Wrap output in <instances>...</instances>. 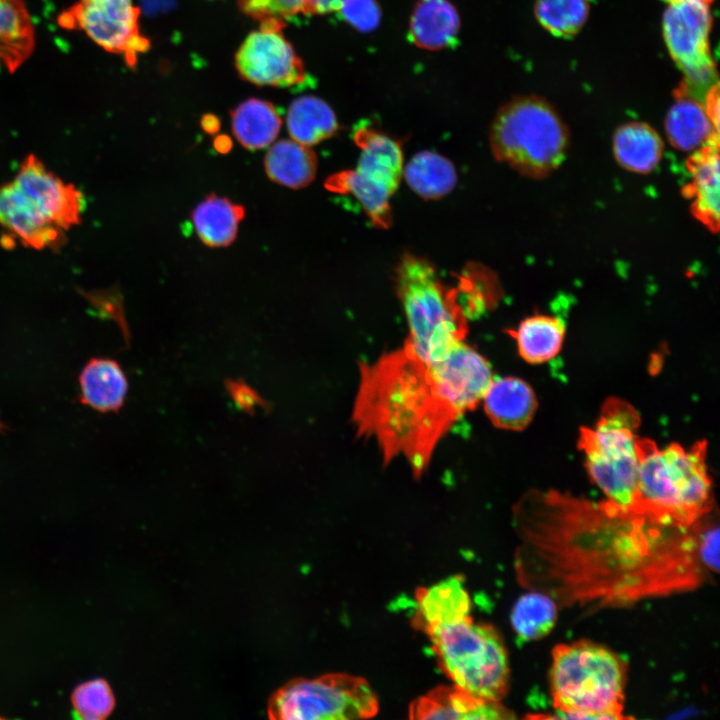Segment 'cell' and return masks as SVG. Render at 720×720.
<instances>
[{"label":"cell","instance_id":"6da1fadb","mask_svg":"<svg viewBox=\"0 0 720 720\" xmlns=\"http://www.w3.org/2000/svg\"><path fill=\"white\" fill-rule=\"evenodd\" d=\"M520 584L557 605L621 607L688 592L718 572V527L661 521L607 499L529 490L513 507Z\"/></svg>","mask_w":720,"mask_h":720},{"label":"cell","instance_id":"7a4b0ae2","mask_svg":"<svg viewBox=\"0 0 720 720\" xmlns=\"http://www.w3.org/2000/svg\"><path fill=\"white\" fill-rule=\"evenodd\" d=\"M464 413L436 363L405 345L360 364L352 420L360 435L376 440L385 464L403 456L420 476Z\"/></svg>","mask_w":720,"mask_h":720},{"label":"cell","instance_id":"3957f363","mask_svg":"<svg viewBox=\"0 0 720 720\" xmlns=\"http://www.w3.org/2000/svg\"><path fill=\"white\" fill-rule=\"evenodd\" d=\"M638 446L637 511L686 527L710 514L713 493L706 441L690 448L676 443L659 448L639 438Z\"/></svg>","mask_w":720,"mask_h":720},{"label":"cell","instance_id":"277c9868","mask_svg":"<svg viewBox=\"0 0 720 720\" xmlns=\"http://www.w3.org/2000/svg\"><path fill=\"white\" fill-rule=\"evenodd\" d=\"M625 664L610 649L586 640L552 651L550 688L558 717L622 719Z\"/></svg>","mask_w":720,"mask_h":720},{"label":"cell","instance_id":"5b68a950","mask_svg":"<svg viewBox=\"0 0 720 720\" xmlns=\"http://www.w3.org/2000/svg\"><path fill=\"white\" fill-rule=\"evenodd\" d=\"M395 289L409 327L404 345L417 356L433 362L463 342L468 325L460 294L441 281L428 260L403 255L395 271Z\"/></svg>","mask_w":720,"mask_h":720},{"label":"cell","instance_id":"8992f818","mask_svg":"<svg viewBox=\"0 0 720 720\" xmlns=\"http://www.w3.org/2000/svg\"><path fill=\"white\" fill-rule=\"evenodd\" d=\"M568 131L554 107L545 99L518 96L499 108L489 131L494 157L520 174L544 177L562 163Z\"/></svg>","mask_w":720,"mask_h":720},{"label":"cell","instance_id":"52a82bcc","mask_svg":"<svg viewBox=\"0 0 720 720\" xmlns=\"http://www.w3.org/2000/svg\"><path fill=\"white\" fill-rule=\"evenodd\" d=\"M640 416L628 402L610 398L592 427L580 431L579 448L593 482L607 500L637 511Z\"/></svg>","mask_w":720,"mask_h":720},{"label":"cell","instance_id":"ba28073f","mask_svg":"<svg viewBox=\"0 0 720 720\" xmlns=\"http://www.w3.org/2000/svg\"><path fill=\"white\" fill-rule=\"evenodd\" d=\"M442 671L471 694L500 701L508 690L509 664L503 641L489 624L470 617L426 633Z\"/></svg>","mask_w":720,"mask_h":720},{"label":"cell","instance_id":"9c48e42d","mask_svg":"<svg viewBox=\"0 0 720 720\" xmlns=\"http://www.w3.org/2000/svg\"><path fill=\"white\" fill-rule=\"evenodd\" d=\"M378 701L368 682L343 673L296 678L268 701L271 719L350 720L373 717Z\"/></svg>","mask_w":720,"mask_h":720},{"label":"cell","instance_id":"30bf717a","mask_svg":"<svg viewBox=\"0 0 720 720\" xmlns=\"http://www.w3.org/2000/svg\"><path fill=\"white\" fill-rule=\"evenodd\" d=\"M353 138L361 150L357 167L329 176L324 185L332 192L352 194L376 227L387 228L392 219L389 199L403 175L401 146L369 126L357 127Z\"/></svg>","mask_w":720,"mask_h":720},{"label":"cell","instance_id":"8fae6325","mask_svg":"<svg viewBox=\"0 0 720 720\" xmlns=\"http://www.w3.org/2000/svg\"><path fill=\"white\" fill-rule=\"evenodd\" d=\"M712 2L666 0L662 23L668 51L685 75L677 95H687L703 103L710 88L717 84L709 46Z\"/></svg>","mask_w":720,"mask_h":720},{"label":"cell","instance_id":"7c38bea8","mask_svg":"<svg viewBox=\"0 0 720 720\" xmlns=\"http://www.w3.org/2000/svg\"><path fill=\"white\" fill-rule=\"evenodd\" d=\"M140 9L132 0H77L57 17L68 31L83 32L109 53L120 55L134 68L138 56L150 48L139 29Z\"/></svg>","mask_w":720,"mask_h":720},{"label":"cell","instance_id":"4fadbf2b","mask_svg":"<svg viewBox=\"0 0 720 720\" xmlns=\"http://www.w3.org/2000/svg\"><path fill=\"white\" fill-rule=\"evenodd\" d=\"M251 32L235 55L240 77L258 86L289 88L305 81L301 58L283 36L286 22L266 19Z\"/></svg>","mask_w":720,"mask_h":720},{"label":"cell","instance_id":"5bb4252c","mask_svg":"<svg viewBox=\"0 0 720 720\" xmlns=\"http://www.w3.org/2000/svg\"><path fill=\"white\" fill-rule=\"evenodd\" d=\"M12 181L34 212L53 227L67 233L81 222L85 207L82 193L35 155L22 161Z\"/></svg>","mask_w":720,"mask_h":720},{"label":"cell","instance_id":"9a60e30c","mask_svg":"<svg viewBox=\"0 0 720 720\" xmlns=\"http://www.w3.org/2000/svg\"><path fill=\"white\" fill-rule=\"evenodd\" d=\"M513 717V713L499 701L477 697L457 685L434 688L409 706V718L418 720H495Z\"/></svg>","mask_w":720,"mask_h":720},{"label":"cell","instance_id":"2e32d148","mask_svg":"<svg viewBox=\"0 0 720 720\" xmlns=\"http://www.w3.org/2000/svg\"><path fill=\"white\" fill-rule=\"evenodd\" d=\"M0 226L22 245L37 250H57L66 240V233L29 207L12 180L0 185Z\"/></svg>","mask_w":720,"mask_h":720},{"label":"cell","instance_id":"e0dca14e","mask_svg":"<svg viewBox=\"0 0 720 720\" xmlns=\"http://www.w3.org/2000/svg\"><path fill=\"white\" fill-rule=\"evenodd\" d=\"M471 600L460 575L448 577L416 591L414 626L427 633L470 617Z\"/></svg>","mask_w":720,"mask_h":720},{"label":"cell","instance_id":"ac0fdd59","mask_svg":"<svg viewBox=\"0 0 720 720\" xmlns=\"http://www.w3.org/2000/svg\"><path fill=\"white\" fill-rule=\"evenodd\" d=\"M482 399L492 423L508 430L525 428L537 407L532 388L516 377L493 379Z\"/></svg>","mask_w":720,"mask_h":720},{"label":"cell","instance_id":"d6986e66","mask_svg":"<svg viewBox=\"0 0 720 720\" xmlns=\"http://www.w3.org/2000/svg\"><path fill=\"white\" fill-rule=\"evenodd\" d=\"M718 138L697 149L688 161L692 181L688 197L694 215L712 231L719 224V154Z\"/></svg>","mask_w":720,"mask_h":720},{"label":"cell","instance_id":"ffe728a7","mask_svg":"<svg viewBox=\"0 0 720 720\" xmlns=\"http://www.w3.org/2000/svg\"><path fill=\"white\" fill-rule=\"evenodd\" d=\"M80 400L100 412H117L128 393V380L119 363L110 358H93L79 376Z\"/></svg>","mask_w":720,"mask_h":720},{"label":"cell","instance_id":"44dd1931","mask_svg":"<svg viewBox=\"0 0 720 720\" xmlns=\"http://www.w3.org/2000/svg\"><path fill=\"white\" fill-rule=\"evenodd\" d=\"M676 98L665 117V131L671 145L692 151L718 138V127L703 102L687 95H676Z\"/></svg>","mask_w":720,"mask_h":720},{"label":"cell","instance_id":"7402d4cb","mask_svg":"<svg viewBox=\"0 0 720 720\" xmlns=\"http://www.w3.org/2000/svg\"><path fill=\"white\" fill-rule=\"evenodd\" d=\"M460 28L457 10L448 0H419L410 18V36L416 46L440 50L455 42Z\"/></svg>","mask_w":720,"mask_h":720},{"label":"cell","instance_id":"603a6c76","mask_svg":"<svg viewBox=\"0 0 720 720\" xmlns=\"http://www.w3.org/2000/svg\"><path fill=\"white\" fill-rule=\"evenodd\" d=\"M35 28L23 0H0V62L16 72L32 55Z\"/></svg>","mask_w":720,"mask_h":720},{"label":"cell","instance_id":"cb8c5ba5","mask_svg":"<svg viewBox=\"0 0 720 720\" xmlns=\"http://www.w3.org/2000/svg\"><path fill=\"white\" fill-rule=\"evenodd\" d=\"M244 216V206L214 193L207 195L191 212L196 234L211 248L232 244Z\"/></svg>","mask_w":720,"mask_h":720},{"label":"cell","instance_id":"d4e9b609","mask_svg":"<svg viewBox=\"0 0 720 720\" xmlns=\"http://www.w3.org/2000/svg\"><path fill=\"white\" fill-rule=\"evenodd\" d=\"M268 178L279 185L300 189L309 185L317 172V157L309 146L283 139L273 144L264 157Z\"/></svg>","mask_w":720,"mask_h":720},{"label":"cell","instance_id":"484cf974","mask_svg":"<svg viewBox=\"0 0 720 720\" xmlns=\"http://www.w3.org/2000/svg\"><path fill=\"white\" fill-rule=\"evenodd\" d=\"M613 152L623 168L645 174L658 165L663 152V142L647 123L628 122L615 132Z\"/></svg>","mask_w":720,"mask_h":720},{"label":"cell","instance_id":"4316f807","mask_svg":"<svg viewBox=\"0 0 720 720\" xmlns=\"http://www.w3.org/2000/svg\"><path fill=\"white\" fill-rule=\"evenodd\" d=\"M232 132L246 149L269 146L278 136L282 120L272 103L251 98L230 113Z\"/></svg>","mask_w":720,"mask_h":720},{"label":"cell","instance_id":"83f0119b","mask_svg":"<svg viewBox=\"0 0 720 720\" xmlns=\"http://www.w3.org/2000/svg\"><path fill=\"white\" fill-rule=\"evenodd\" d=\"M286 122L291 138L306 146L332 137L339 128L332 108L315 96L295 99L289 106Z\"/></svg>","mask_w":720,"mask_h":720},{"label":"cell","instance_id":"f1b7e54d","mask_svg":"<svg viewBox=\"0 0 720 720\" xmlns=\"http://www.w3.org/2000/svg\"><path fill=\"white\" fill-rule=\"evenodd\" d=\"M520 356L529 363L538 364L554 358L561 349L565 326L548 315L530 316L510 331Z\"/></svg>","mask_w":720,"mask_h":720},{"label":"cell","instance_id":"f546056e","mask_svg":"<svg viewBox=\"0 0 720 720\" xmlns=\"http://www.w3.org/2000/svg\"><path fill=\"white\" fill-rule=\"evenodd\" d=\"M403 175L410 188L427 200L447 195L457 182V173L452 162L431 151L415 154L403 167Z\"/></svg>","mask_w":720,"mask_h":720},{"label":"cell","instance_id":"4dcf8cb0","mask_svg":"<svg viewBox=\"0 0 720 720\" xmlns=\"http://www.w3.org/2000/svg\"><path fill=\"white\" fill-rule=\"evenodd\" d=\"M557 603L539 591L522 595L511 613L512 627L523 641L538 640L546 636L557 620Z\"/></svg>","mask_w":720,"mask_h":720},{"label":"cell","instance_id":"1f68e13d","mask_svg":"<svg viewBox=\"0 0 720 720\" xmlns=\"http://www.w3.org/2000/svg\"><path fill=\"white\" fill-rule=\"evenodd\" d=\"M591 0H535L538 23L556 37L570 38L584 26Z\"/></svg>","mask_w":720,"mask_h":720},{"label":"cell","instance_id":"d6a6232c","mask_svg":"<svg viewBox=\"0 0 720 720\" xmlns=\"http://www.w3.org/2000/svg\"><path fill=\"white\" fill-rule=\"evenodd\" d=\"M74 714L83 720L107 718L115 707V697L109 683L102 678L79 684L72 692Z\"/></svg>","mask_w":720,"mask_h":720},{"label":"cell","instance_id":"836d02e7","mask_svg":"<svg viewBox=\"0 0 720 720\" xmlns=\"http://www.w3.org/2000/svg\"><path fill=\"white\" fill-rule=\"evenodd\" d=\"M238 5L244 14L260 22L307 15L305 0H238Z\"/></svg>","mask_w":720,"mask_h":720},{"label":"cell","instance_id":"e575fe53","mask_svg":"<svg viewBox=\"0 0 720 720\" xmlns=\"http://www.w3.org/2000/svg\"><path fill=\"white\" fill-rule=\"evenodd\" d=\"M338 11L349 24L362 32L373 31L381 18L376 0H343Z\"/></svg>","mask_w":720,"mask_h":720},{"label":"cell","instance_id":"d590c367","mask_svg":"<svg viewBox=\"0 0 720 720\" xmlns=\"http://www.w3.org/2000/svg\"><path fill=\"white\" fill-rule=\"evenodd\" d=\"M227 388L234 401L247 412L255 406H263V399L245 383L231 381Z\"/></svg>","mask_w":720,"mask_h":720},{"label":"cell","instance_id":"8d00e7d4","mask_svg":"<svg viewBox=\"0 0 720 720\" xmlns=\"http://www.w3.org/2000/svg\"><path fill=\"white\" fill-rule=\"evenodd\" d=\"M343 0H305L307 14H325L338 11Z\"/></svg>","mask_w":720,"mask_h":720},{"label":"cell","instance_id":"74e56055","mask_svg":"<svg viewBox=\"0 0 720 720\" xmlns=\"http://www.w3.org/2000/svg\"><path fill=\"white\" fill-rule=\"evenodd\" d=\"M176 0H141L143 9L148 15H156L168 11Z\"/></svg>","mask_w":720,"mask_h":720},{"label":"cell","instance_id":"f35d334b","mask_svg":"<svg viewBox=\"0 0 720 720\" xmlns=\"http://www.w3.org/2000/svg\"><path fill=\"white\" fill-rule=\"evenodd\" d=\"M203 130L208 134H215L220 128V122L214 115L207 114L201 120Z\"/></svg>","mask_w":720,"mask_h":720},{"label":"cell","instance_id":"ab89813d","mask_svg":"<svg viewBox=\"0 0 720 720\" xmlns=\"http://www.w3.org/2000/svg\"><path fill=\"white\" fill-rule=\"evenodd\" d=\"M213 146L218 153L226 154L232 148V140L227 135H219L214 138Z\"/></svg>","mask_w":720,"mask_h":720}]
</instances>
